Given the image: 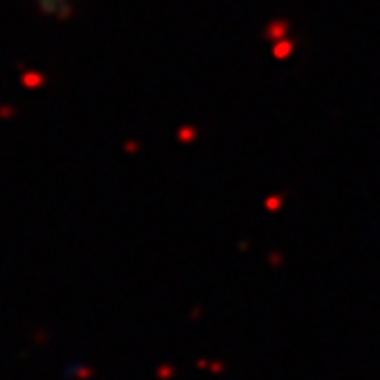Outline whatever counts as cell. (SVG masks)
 I'll use <instances>...</instances> for the list:
<instances>
[{
  "instance_id": "6da1fadb",
  "label": "cell",
  "mask_w": 380,
  "mask_h": 380,
  "mask_svg": "<svg viewBox=\"0 0 380 380\" xmlns=\"http://www.w3.org/2000/svg\"><path fill=\"white\" fill-rule=\"evenodd\" d=\"M39 7L44 14H69V0H39Z\"/></svg>"
}]
</instances>
